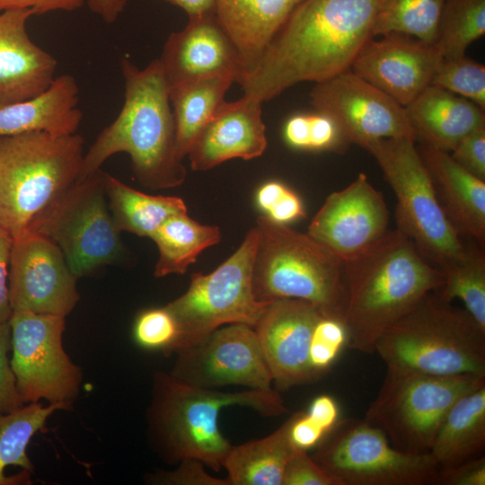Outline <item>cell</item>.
<instances>
[{"label":"cell","mask_w":485,"mask_h":485,"mask_svg":"<svg viewBox=\"0 0 485 485\" xmlns=\"http://www.w3.org/2000/svg\"><path fill=\"white\" fill-rule=\"evenodd\" d=\"M380 0H304L241 85L269 101L302 82L326 81L351 66L373 38Z\"/></svg>","instance_id":"1"},{"label":"cell","mask_w":485,"mask_h":485,"mask_svg":"<svg viewBox=\"0 0 485 485\" xmlns=\"http://www.w3.org/2000/svg\"><path fill=\"white\" fill-rule=\"evenodd\" d=\"M120 66L125 85L123 106L84 153L77 180L100 170L112 155L126 153L142 186L154 190L180 186L187 171L176 155L174 118L160 60L154 59L141 69L122 57Z\"/></svg>","instance_id":"2"},{"label":"cell","mask_w":485,"mask_h":485,"mask_svg":"<svg viewBox=\"0 0 485 485\" xmlns=\"http://www.w3.org/2000/svg\"><path fill=\"white\" fill-rule=\"evenodd\" d=\"M344 275L348 347L365 354L375 353L384 331L444 281L442 272L397 228L345 262Z\"/></svg>","instance_id":"3"},{"label":"cell","mask_w":485,"mask_h":485,"mask_svg":"<svg viewBox=\"0 0 485 485\" xmlns=\"http://www.w3.org/2000/svg\"><path fill=\"white\" fill-rule=\"evenodd\" d=\"M153 388L149 425L159 453L169 463L193 458L215 472L224 467L233 447L218 426L223 408L244 406L266 418L287 412L276 389L223 392L190 385L163 372L154 375Z\"/></svg>","instance_id":"4"},{"label":"cell","mask_w":485,"mask_h":485,"mask_svg":"<svg viewBox=\"0 0 485 485\" xmlns=\"http://www.w3.org/2000/svg\"><path fill=\"white\" fill-rule=\"evenodd\" d=\"M386 368L431 375H485V329L436 292L421 297L375 342Z\"/></svg>","instance_id":"5"},{"label":"cell","mask_w":485,"mask_h":485,"mask_svg":"<svg viewBox=\"0 0 485 485\" xmlns=\"http://www.w3.org/2000/svg\"><path fill=\"white\" fill-rule=\"evenodd\" d=\"M252 289L258 301H307L322 315L343 321L347 289L344 263L307 234L260 216Z\"/></svg>","instance_id":"6"},{"label":"cell","mask_w":485,"mask_h":485,"mask_svg":"<svg viewBox=\"0 0 485 485\" xmlns=\"http://www.w3.org/2000/svg\"><path fill=\"white\" fill-rule=\"evenodd\" d=\"M84 143L77 133L0 136V227L13 239L77 181Z\"/></svg>","instance_id":"7"},{"label":"cell","mask_w":485,"mask_h":485,"mask_svg":"<svg viewBox=\"0 0 485 485\" xmlns=\"http://www.w3.org/2000/svg\"><path fill=\"white\" fill-rule=\"evenodd\" d=\"M415 142L410 137L384 138L365 149L376 160L397 198V229L440 271L463 253L465 243L438 199Z\"/></svg>","instance_id":"8"},{"label":"cell","mask_w":485,"mask_h":485,"mask_svg":"<svg viewBox=\"0 0 485 485\" xmlns=\"http://www.w3.org/2000/svg\"><path fill=\"white\" fill-rule=\"evenodd\" d=\"M485 384V375H431L387 368L364 419L396 449L429 453L436 430L453 403Z\"/></svg>","instance_id":"9"},{"label":"cell","mask_w":485,"mask_h":485,"mask_svg":"<svg viewBox=\"0 0 485 485\" xmlns=\"http://www.w3.org/2000/svg\"><path fill=\"white\" fill-rule=\"evenodd\" d=\"M98 170L77 180L30 221L27 230L53 241L79 278L119 261L124 253Z\"/></svg>","instance_id":"10"},{"label":"cell","mask_w":485,"mask_h":485,"mask_svg":"<svg viewBox=\"0 0 485 485\" xmlns=\"http://www.w3.org/2000/svg\"><path fill=\"white\" fill-rule=\"evenodd\" d=\"M257 241L254 227L225 261L207 275L193 273L187 291L165 305L179 329L173 353L225 324L254 328L271 302L258 301L252 289Z\"/></svg>","instance_id":"11"},{"label":"cell","mask_w":485,"mask_h":485,"mask_svg":"<svg viewBox=\"0 0 485 485\" xmlns=\"http://www.w3.org/2000/svg\"><path fill=\"white\" fill-rule=\"evenodd\" d=\"M311 457L343 485H433L438 472L429 453L396 449L364 419H340Z\"/></svg>","instance_id":"12"},{"label":"cell","mask_w":485,"mask_h":485,"mask_svg":"<svg viewBox=\"0 0 485 485\" xmlns=\"http://www.w3.org/2000/svg\"><path fill=\"white\" fill-rule=\"evenodd\" d=\"M10 361L22 402L70 403L77 395L82 374L66 353L62 337L66 317L13 311Z\"/></svg>","instance_id":"13"},{"label":"cell","mask_w":485,"mask_h":485,"mask_svg":"<svg viewBox=\"0 0 485 485\" xmlns=\"http://www.w3.org/2000/svg\"><path fill=\"white\" fill-rule=\"evenodd\" d=\"M173 354L176 360L170 375L188 384L208 389L226 385L274 389L259 338L249 325L222 326Z\"/></svg>","instance_id":"14"},{"label":"cell","mask_w":485,"mask_h":485,"mask_svg":"<svg viewBox=\"0 0 485 485\" xmlns=\"http://www.w3.org/2000/svg\"><path fill=\"white\" fill-rule=\"evenodd\" d=\"M78 278L50 239L25 230L13 239L8 292L13 311L66 316L76 305Z\"/></svg>","instance_id":"15"},{"label":"cell","mask_w":485,"mask_h":485,"mask_svg":"<svg viewBox=\"0 0 485 485\" xmlns=\"http://www.w3.org/2000/svg\"><path fill=\"white\" fill-rule=\"evenodd\" d=\"M311 101L338 121L350 143L364 149L384 138L416 141L405 107L351 70L315 84Z\"/></svg>","instance_id":"16"},{"label":"cell","mask_w":485,"mask_h":485,"mask_svg":"<svg viewBox=\"0 0 485 485\" xmlns=\"http://www.w3.org/2000/svg\"><path fill=\"white\" fill-rule=\"evenodd\" d=\"M389 210L364 173L331 193L312 219L307 234L345 263L360 256L389 231Z\"/></svg>","instance_id":"17"},{"label":"cell","mask_w":485,"mask_h":485,"mask_svg":"<svg viewBox=\"0 0 485 485\" xmlns=\"http://www.w3.org/2000/svg\"><path fill=\"white\" fill-rule=\"evenodd\" d=\"M382 37L364 45L350 70L406 107L431 84L443 57L435 44L400 33Z\"/></svg>","instance_id":"18"},{"label":"cell","mask_w":485,"mask_h":485,"mask_svg":"<svg viewBox=\"0 0 485 485\" xmlns=\"http://www.w3.org/2000/svg\"><path fill=\"white\" fill-rule=\"evenodd\" d=\"M322 316L307 301L282 298L271 301L254 326L277 391L315 381L308 355Z\"/></svg>","instance_id":"19"},{"label":"cell","mask_w":485,"mask_h":485,"mask_svg":"<svg viewBox=\"0 0 485 485\" xmlns=\"http://www.w3.org/2000/svg\"><path fill=\"white\" fill-rule=\"evenodd\" d=\"M159 60L168 87L214 76L241 84L245 77L239 52L216 14L189 18L183 30L170 34Z\"/></svg>","instance_id":"20"},{"label":"cell","mask_w":485,"mask_h":485,"mask_svg":"<svg viewBox=\"0 0 485 485\" xmlns=\"http://www.w3.org/2000/svg\"><path fill=\"white\" fill-rule=\"evenodd\" d=\"M261 101L244 95L224 101L201 129L188 154L194 171H207L234 158L250 160L267 147Z\"/></svg>","instance_id":"21"},{"label":"cell","mask_w":485,"mask_h":485,"mask_svg":"<svg viewBox=\"0 0 485 485\" xmlns=\"http://www.w3.org/2000/svg\"><path fill=\"white\" fill-rule=\"evenodd\" d=\"M31 9L0 13V104L34 98L56 78L57 59L35 44L27 31Z\"/></svg>","instance_id":"22"},{"label":"cell","mask_w":485,"mask_h":485,"mask_svg":"<svg viewBox=\"0 0 485 485\" xmlns=\"http://www.w3.org/2000/svg\"><path fill=\"white\" fill-rule=\"evenodd\" d=\"M420 155L455 230L483 246L485 181L461 166L448 152L424 145Z\"/></svg>","instance_id":"23"},{"label":"cell","mask_w":485,"mask_h":485,"mask_svg":"<svg viewBox=\"0 0 485 485\" xmlns=\"http://www.w3.org/2000/svg\"><path fill=\"white\" fill-rule=\"evenodd\" d=\"M416 141L451 152L464 137L485 127L484 110L472 101L430 84L405 107Z\"/></svg>","instance_id":"24"},{"label":"cell","mask_w":485,"mask_h":485,"mask_svg":"<svg viewBox=\"0 0 485 485\" xmlns=\"http://www.w3.org/2000/svg\"><path fill=\"white\" fill-rule=\"evenodd\" d=\"M303 1L216 0V17L239 52L245 77L257 67L271 40Z\"/></svg>","instance_id":"25"},{"label":"cell","mask_w":485,"mask_h":485,"mask_svg":"<svg viewBox=\"0 0 485 485\" xmlns=\"http://www.w3.org/2000/svg\"><path fill=\"white\" fill-rule=\"evenodd\" d=\"M78 103L79 88L75 77L69 74L56 76L40 95L0 104V136L31 131L54 135L76 133L83 119Z\"/></svg>","instance_id":"26"},{"label":"cell","mask_w":485,"mask_h":485,"mask_svg":"<svg viewBox=\"0 0 485 485\" xmlns=\"http://www.w3.org/2000/svg\"><path fill=\"white\" fill-rule=\"evenodd\" d=\"M484 447L485 384L458 398L449 408L429 454L441 470L481 456Z\"/></svg>","instance_id":"27"},{"label":"cell","mask_w":485,"mask_h":485,"mask_svg":"<svg viewBox=\"0 0 485 485\" xmlns=\"http://www.w3.org/2000/svg\"><path fill=\"white\" fill-rule=\"evenodd\" d=\"M68 407L65 402L43 406L38 401L0 413V485L31 483L33 464L26 452L29 442L54 411Z\"/></svg>","instance_id":"28"},{"label":"cell","mask_w":485,"mask_h":485,"mask_svg":"<svg viewBox=\"0 0 485 485\" xmlns=\"http://www.w3.org/2000/svg\"><path fill=\"white\" fill-rule=\"evenodd\" d=\"M234 82L229 76H214L169 86V98L176 131V155H188L196 137L213 116Z\"/></svg>","instance_id":"29"},{"label":"cell","mask_w":485,"mask_h":485,"mask_svg":"<svg viewBox=\"0 0 485 485\" xmlns=\"http://www.w3.org/2000/svg\"><path fill=\"white\" fill-rule=\"evenodd\" d=\"M104 187L113 223L120 233L152 238L169 217L187 213L182 198L142 193L108 173H104Z\"/></svg>","instance_id":"30"},{"label":"cell","mask_w":485,"mask_h":485,"mask_svg":"<svg viewBox=\"0 0 485 485\" xmlns=\"http://www.w3.org/2000/svg\"><path fill=\"white\" fill-rule=\"evenodd\" d=\"M287 420L270 435L233 445L224 467L230 485H283L287 463L294 451Z\"/></svg>","instance_id":"31"},{"label":"cell","mask_w":485,"mask_h":485,"mask_svg":"<svg viewBox=\"0 0 485 485\" xmlns=\"http://www.w3.org/2000/svg\"><path fill=\"white\" fill-rule=\"evenodd\" d=\"M159 250L154 275L184 274L205 249L220 242L219 227L205 225L191 219L187 213L169 217L151 238Z\"/></svg>","instance_id":"32"},{"label":"cell","mask_w":485,"mask_h":485,"mask_svg":"<svg viewBox=\"0 0 485 485\" xmlns=\"http://www.w3.org/2000/svg\"><path fill=\"white\" fill-rule=\"evenodd\" d=\"M443 285L436 293L444 300L460 299L464 309L485 329V255L481 247L465 244L463 253L440 270Z\"/></svg>","instance_id":"33"},{"label":"cell","mask_w":485,"mask_h":485,"mask_svg":"<svg viewBox=\"0 0 485 485\" xmlns=\"http://www.w3.org/2000/svg\"><path fill=\"white\" fill-rule=\"evenodd\" d=\"M446 0H380L373 38L390 33L435 44Z\"/></svg>","instance_id":"34"},{"label":"cell","mask_w":485,"mask_h":485,"mask_svg":"<svg viewBox=\"0 0 485 485\" xmlns=\"http://www.w3.org/2000/svg\"><path fill=\"white\" fill-rule=\"evenodd\" d=\"M484 33L485 0H446L435 45L443 59L457 58Z\"/></svg>","instance_id":"35"},{"label":"cell","mask_w":485,"mask_h":485,"mask_svg":"<svg viewBox=\"0 0 485 485\" xmlns=\"http://www.w3.org/2000/svg\"><path fill=\"white\" fill-rule=\"evenodd\" d=\"M283 137L290 147L304 151L342 154L350 144L338 121L318 110L288 118L283 127Z\"/></svg>","instance_id":"36"},{"label":"cell","mask_w":485,"mask_h":485,"mask_svg":"<svg viewBox=\"0 0 485 485\" xmlns=\"http://www.w3.org/2000/svg\"><path fill=\"white\" fill-rule=\"evenodd\" d=\"M485 110V66L465 56L443 59L431 82Z\"/></svg>","instance_id":"37"},{"label":"cell","mask_w":485,"mask_h":485,"mask_svg":"<svg viewBox=\"0 0 485 485\" xmlns=\"http://www.w3.org/2000/svg\"><path fill=\"white\" fill-rule=\"evenodd\" d=\"M346 347L348 333L343 321L322 315L313 329L308 355L315 381L331 369Z\"/></svg>","instance_id":"38"},{"label":"cell","mask_w":485,"mask_h":485,"mask_svg":"<svg viewBox=\"0 0 485 485\" xmlns=\"http://www.w3.org/2000/svg\"><path fill=\"white\" fill-rule=\"evenodd\" d=\"M135 341L146 349L173 353L179 337L177 322L166 306L140 312L133 326Z\"/></svg>","instance_id":"39"},{"label":"cell","mask_w":485,"mask_h":485,"mask_svg":"<svg viewBox=\"0 0 485 485\" xmlns=\"http://www.w3.org/2000/svg\"><path fill=\"white\" fill-rule=\"evenodd\" d=\"M259 208L273 222L287 225L305 216L301 198L280 181L262 184L256 193Z\"/></svg>","instance_id":"40"},{"label":"cell","mask_w":485,"mask_h":485,"mask_svg":"<svg viewBox=\"0 0 485 485\" xmlns=\"http://www.w3.org/2000/svg\"><path fill=\"white\" fill-rule=\"evenodd\" d=\"M283 485H343V483L319 465L307 451L294 448L285 469Z\"/></svg>","instance_id":"41"},{"label":"cell","mask_w":485,"mask_h":485,"mask_svg":"<svg viewBox=\"0 0 485 485\" xmlns=\"http://www.w3.org/2000/svg\"><path fill=\"white\" fill-rule=\"evenodd\" d=\"M12 349V333L8 322H0V413L12 412L23 402L16 387L15 376L8 360Z\"/></svg>","instance_id":"42"},{"label":"cell","mask_w":485,"mask_h":485,"mask_svg":"<svg viewBox=\"0 0 485 485\" xmlns=\"http://www.w3.org/2000/svg\"><path fill=\"white\" fill-rule=\"evenodd\" d=\"M204 466L205 464L199 460L184 459L180 462V466L176 470L151 474L148 481L168 485H230L227 479H218L209 475Z\"/></svg>","instance_id":"43"},{"label":"cell","mask_w":485,"mask_h":485,"mask_svg":"<svg viewBox=\"0 0 485 485\" xmlns=\"http://www.w3.org/2000/svg\"><path fill=\"white\" fill-rule=\"evenodd\" d=\"M451 152L455 162L485 181V127L464 137Z\"/></svg>","instance_id":"44"},{"label":"cell","mask_w":485,"mask_h":485,"mask_svg":"<svg viewBox=\"0 0 485 485\" xmlns=\"http://www.w3.org/2000/svg\"><path fill=\"white\" fill-rule=\"evenodd\" d=\"M288 437L295 448L308 451L315 448L328 434L305 410L294 413L288 419Z\"/></svg>","instance_id":"45"},{"label":"cell","mask_w":485,"mask_h":485,"mask_svg":"<svg viewBox=\"0 0 485 485\" xmlns=\"http://www.w3.org/2000/svg\"><path fill=\"white\" fill-rule=\"evenodd\" d=\"M436 485H485L484 455L438 470Z\"/></svg>","instance_id":"46"},{"label":"cell","mask_w":485,"mask_h":485,"mask_svg":"<svg viewBox=\"0 0 485 485\" xmlns=\"http://www.w3.org/2000/svg\"><path fill=\"white\" fill-rule=\"evenodd\" d=\"M86 0H0V11L31 9L35 15L56 11L73 12L81 8Z\"/></svg>","instance_id":"47"},{"label":"cell","mask_w":485,"mask_h":485,"mask_svg":"<svg viewBox=\"0 0 485 485\" xmlns=\"http://www.w3.org/2000/svg\"><path fill=\"white\" fill-rule=\"evenodd\" d=\"M13 238L0 227V322H8L13 310L9 301L8 271Z\"/></svg>","instance_id":"48"},{"label":"cell","mask_w":485,"mask_h":485,"mask_svg":"<svg viewBox=\"0 0 485 485\" xmlns=\"http://www.w3.org/2000/svg\"><path fill=\"white\" fill-rule=\"evenodd\" d=\"M305 412L328 433L340 419L338 402L327 394L316 396Z\"/></svg>","instance_id":"49"},{"label":"cell","mask_w":485,"mask_h":485,"mask_svg":"<svg viewBox=\"0 0 485 485\" xmlns=\"http://www.w3.org/2000/svg\"><path fill=\"white\" fill-rule=\"evenodd\" d=\"M89 9L105 22L112 23L124 11L128 0H86Z\"/></svg>","instance_id":"50"},{"label":"cell","mask_w":485,"mask_h":485,"mask_svg":"<svg viewBox=\"0 0 485 485\" xmlns=\"http://www.w3.org/2000/svg\"><path fill=\"white\" fill-rule=\"evenodd\" d=\"M181 8L189 18L216 14V0H160Z\"/></svg>","instance_id":"51"}]
</instances>
